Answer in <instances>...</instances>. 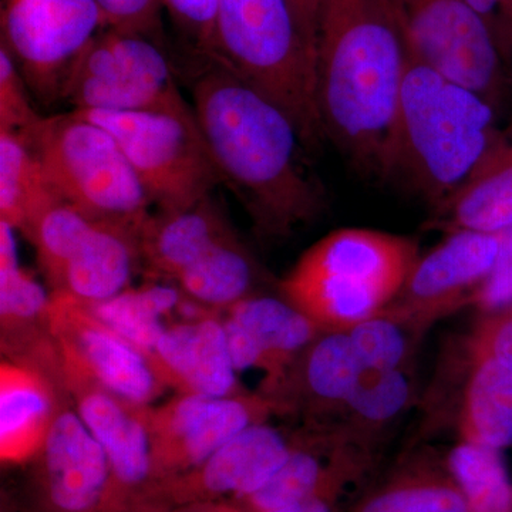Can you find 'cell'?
Returning <instances> with one entry per match:
<instances>
[{
  "instance_id": "6da1fadb",
  "label": "cell",
  "mask_w": 512,
  "mask_h": 512,
  "mask_svg": "<svg viewBox=\"0 0 512 512\" xmlns=\"http://www.w3.org/2000/svg\"><path fill=\"white\" fill-rule=\"evenodd\" d=\"M192 109L222 184L237 195L252 228L281 241L311 224L325 195L306 170L301 134L274 100L210 56H194Z\"/></svg>"
},
{
  "instance_id": "7a4b0ae2",
  "label": "cell",
  "mask_w": 512,
  "mask_h": 512,
  "mask_svg": "<svg viewBox=\"0 0 512 512\" xmlns=\"http://www.w3.org/2000/svg\"><path fill=\"white\" fill-rule=\"evenodd\" d=\"M409 52L390 0H320L316 101L326 140L360 173L390 178Z\"/></svg>"
},
{
  "instance_id": "3957f363",
  "label": "cell",
  "mask_w": 512,
  "mask_h": 512,
  "mask_svg": "<svg viewBox=\"0 0 512 512\" xmlns=\"http://www.w3.org/2000/svg\"><path fill=\"white\" fill-rule=\"evenodd\" d=\"M495 107L409 56L390 178H400L433 207L447 200L497 137Z\"/></svg>"
},
{
  "instance_id": "277c9868",
  "label": "cell",
  "mask_w": 512,
  "mask_h": 512,
  "mask_svg": "<svg viewBox=\"0 0 512 512\" xmlns=\"http://www.w3.org/2000/svg\"><path fill=\"white\" fill-rule=\"evenodd\" d=\"M420 255L403 235L338 229L303 252L279 281V295L325 332H346L396 298Z\"/></svg>"
},
{
  "instance_id": "5b68a950",
  "label": "cell",
  "mask_w": 512,
  "mask_h": 512,
  "mask_svg": "<svg viewBox=\"0 0 512 512\" xmlns=\"http://www.w3.org/2000/svg\"><path fill=\"white\" fill-rule=\"evenodd\" d=\"M208 56L274 100L298 128L306 151L322 146L315 46L289 0H218Z\"/></svg>"
},
{
  "instance_id": "8992f818",
  "label": "cell",
  "mask_w": 512,
  "mask_h": 512,
  "mask_svg": "<svg viewBox=\"0 0 512 512\" xmlns=\"http://www.w3.org/2000/svg\"><path fill=\"white\" fill-rule=\"evenodd\" d=\"M20 136L45 165L64 202L94 220L140 232L153 204L106 128L72 110L43 117Z\"/></svg>"
},
{
  "instance_id": "52a82bcc",
  "label": "cell",
  "mask_w": 512,
  "mask_h": 512,
  "mask_svg": "<svg viewBox=\"0 0 512 512\" xmlns=\"http://www.w3.org/2000/svg\"><path fill=\"white\" fill-rule=\"evenodd\" d=\"M74 111L116 138L156 211L184 210L222 184L191 103L137 113Z\"/></svg>"
},
{
  "instance_id": "ba28073f",
  "label": "cell",
  "mask_w": 512,
  "mask_h": 512,
  "mask_svg": "<svg viewBox=\"0 0 512 512\" xmlns=\"http://www.w3.org/2000/svg\"><path fill=\"white\" fill-rule=\"evenodd\" d=\"M63 101L73 110L137 113L188 106L163 45L140 33L106 28L74 64Z\"/></svg>"
},
{
  "instance_id": "9c48e42d",
  "label": "cell",
  "mask_w": 512,
  "mask_h": 512,
  "mask_svg": "<svg viewBox=\"0 0 512 512\" xmlns=\"http://www.w3.org/2000/svg\"><path fill=\"white\" fill-rule=\"evenodd\" d=\"M106 28L96 0H0V45L46 106L63 99L77 59Z\"/></svg>"
},
{
  "instance_id": "30bf717a",
  "label": "cell",
  "mask_w": 512,
  "mask_h": 512,
  "mask_svg": "<svg viewBox=\"0 0 512 512\" xmlns=\"http://www.w3.org/2000/svg\"><path fill=\"white\" fill-rule=\"evenodd\" d=\"M49 330L64 389L93 386L128 402L153 406L167 389L146 353L111 329L86 303L50 293Z\"/></svg>"
},
{
  "instance_id": "8fae6325",
  "label": "cell",
  "mask_w": 512,
  "mask_h": 512,
  "mask_svg": "<svg viewBox=\"0 0 512 512\" xmlns=\"http://www.w3.org/2000/svg\"><path fill=\"white\" fill-rule=\"evenodd\" d=\"M412 59L468 87L495 106L505 57L464 0H390Z\"/></svg>"
},
{
  "instance_id": "7c38bea8",
  "label": "cell",
  "mask_w": 512,
  "mask_h": 512,
  "mask_svg": "<svg viewBox=\"0 0 512 512\" xmlns=\"http://www.w3.org/2000/svg\"><path fill=\"white\" fill-rule=\"evenodd\" d=\"M275 416L284 417L281 404L258 390L227 397L177 393L160 406H150L156 484L188 473L241 431Z\"/></svg>"
},
{
  "instance_id": "4fadbf2b",
  "label": "cell",
  "mask_w": 512,
  "mask_h": 512,
  "mask_svg": "<svg viewBox=\"0 0 512 512\" xmlns=\"http://www.w3.org/2000/svg\"><path fill=\"white\" fill-rule=\"evenodd\" d=\"M501 248V234L451 232L420 255L406 281L382 312L424 336L439 320L473 305Z\"/></svg>"
},
{
  "instance_id": "5bb4252c",
  "label": "cell",
  "mask_w": 512,
  "mask_h": 512,
  "mask_svg": "<svg viewBox=\"0 0 512 512\" xmlns=\"http://www.w3.org/2000/svg\"><path fill=\"white\" fill-rule=\"evenodd\" d=\"M302 433H285L268 421L248 427L200 466L156 484L140 512H168L192 504L242 500L284 466Z\"/></svg>"
},
{
  "instance_id": "9a60e30c",
  "label": "cell",
  "mask_w": 512,
  "mask_h": 512,
  "mask_svg": "<svg viewBox=\"0 0 512 512\" xmlns=\"http://www.w3.org/2000/svg\"><path fill=\"white\" fill-rule=\"evenodd\" d=\"M30 466L35 512H114L109 460L72 402L60 407Z\"/></svg>"
},
{
  "instance_id": "2e32d148",
  "label": "cell",
  "mask_w": 512,
  "mask_h": 512,
  "mask_svg": "<svg viewBox=\"0 0 512 512\" xmlns=\"http://www.w3.org/2000/svg\"><path fill=\"white\" fill-rule=\"evenodd\" d=\"M228 349L237 372L262 373L258 392L272 397L303 350L325 332L286 301L255 295L222 313Z\"/></svg>"
},
{
  "instance_id": "e0dca14e",
  "label": "cell",
  "mask_w": 512,
  "mask_h": 512,
  "mask_svg": "<svg viewBox=\"0 0 512 512\" xmlns=\"http://www.w3.org/2000/svg\"><path fill=\"white\" fill-rule=\"evenodd\" d=\"M69 396L109 460L114 512H140L156 485L150 406L93 386L73 387Z\"/></svg>"
},
{
  "instance_id": "ac0fdd59",
  "label": "cell",
  "mask_w": 512,
  "mask_h": 512,
  "mask_svg": "<svg viewBox=\"0 0 512 512\" xmlns=\"http://www.w3.org/2000/svg\"><path fill=\"white\" fill-rule=\"evenodd\" d=\"M16 229L0 221V346L3 359L33 367L50 377L60 360L49 330L47 295L19 262Z\"/></svg>"
},
{
  "instance_id": "d6986e66",
  "label": "cell",
  "mask_w": 512,
  "mask_h": 512,
  "mask_svg": "<svg viewBox=\"0 0 512 512\" xmlns=\"http://www.w3.org/2000/svg\"><path fill=\"white\" fill-rule=\"evenodd\" d=\"M363 372L348 333L322 332L271 399L281 404L284 416L301 417L306 427H336Z\"/></svg>"
},
{
  "instance_id": "ffe728a7",
  "label": "cell",
  "mask_w": 512,
  "mask_h": 512,
  "mask_svg": "<svg viewBox=\"0 0 512 512\" xmlns=\"http://www.w3.org/2000/svg\"><path fill=\"white\" fill-rule=\"evenodd\" d=\"M148 359L167 389L192 396L247 392L229 353L221 315L168 326Z\"/></svg>"
},
{
  "instance_id": "44dd1931",
  "label": "cell",
  "mask_w": 512,
  "mask_h": 512,
  "mask_svg": "<svg viewBox=\"0 0 512 512\" xmlns=\"http://www.w3.org/2000/svg\"><path fill=\"white\" fill-rule=\"evenodd\" d=\"M69 394L45 373L12 360L0 362V461L32 463Z\"/></svg>"
},
{
  "instance_id": "7402d4cb",
  "label": "cell",
  "mask_w": 512,
  "mask_h": 512,
  "mask_svg": "<svg viewBox=\"0 0 512 512\" xmlns=\"http://www.w3.org/2000/svg\"><path fill=\"white\" fill-rule=\"evenodd\" d=\"M237 234L212 194L178 211H154L138 232L141 264L154 281L174 282L215 245Z\"/></svg>"
},
{
  "instance_id": "603a6c76",
  "label": "cell",
  "mask_w": 512,
  "mask_h": 512,
  "mask_svg": "<svg viewBox=\"0 0 512 512\" xmlns=\"http://www.w3.org/2000/svg\"><path fill=\"white\" fill-rule=\"evenodd\" d=\"M427 228L503 234L512 229V130L497 134L464 183L434 207Z\"/></svg>"
},
{
  "instance_id": "cb8c5ba5",
  "label": "cell",
  "mask_w": 512,
  "mask_h": 512,
  "mask_svg": "<svg viewBox=\"0 0 512 512\" xmlns=\"http://www.w3.org/2000/svg\"><path fill=\"white\" fill-rule=\"evenodd\" d=\"M140 265L138 232L97 221L74 249L52 292L67 293L86 305H97L130 288Z\"/></svg>"
},
{
  "instance_id": "d4e9b609",
  "label": "cell",
  "mask_w": 512,
  "mask_h": 512,
  "mask_svg": "<svg viewBox=\"0 0 512 512\" xmlns=\"http://www.w3.org/2000/svg\"><path fill=\"white\" fill-rule=\"evenodd\" d=\"M448 363L463 375L456 409L460 441L495 450L512 446V367L495 359H463L456 352Z\"/></svg>"
},
{
  "instance_id": "484cf974",
  "label": "cell",
  "mask_w": 512,
  "mask_h": 512,
  "mask_svg": "<svg viewBox=\"0 0 512 512\" xmlns=\"http://www.w3.org/2000/svg\"><path fill=\"white\" fill-rule=\"evenodd\" d=\"M60 202L62 195L26 138L0 131V221L28 239L42 215Z\"/></svg>"
},
{
  "instance_id": "4316f807",
  "label": "cell",
  "mask_w": 512,
  "mask_h": 512,
  "mask_svg": "<svg viewBox=\"0 0 512 512\" xmlns=\"http://www.w3.org/2000/svg\"><path fill=\"white\" fill-rule=\"evenodd\" d=\"M261 276L254 255L235 234L188 266L174 284L192 301L224 313L255 295Z\"/></svg>"
},
{
  "instance_id": "83f0119b",
  "label": "cell",
  "mask_w": 512,
  "mask_h": 512,
  "mask_svg": "<svg viewBox=\"0 0 512 512\" xmlns=\"http://www.w3.org/2000/svg\"><path fill=\"white\" fill-rule=\"evenodd\" d=\"M355 512H468L446 461L414 460L366 495Z\"/></svg>"
},
{
  "instance_id": "f1b7e54d",
  "label": "cell",
  "mask_w": 512,
  "mask_h": 512,
  "mask_svg": "<svg viewBox=\"0 0 512 512\" xmlns=\"http://www.w3.org/2000/svg\"><path fill=\"white\" fill-rule=\"evenodd\" d=\"M184 293L174 282L154 281L128 288L109 301L89 305L111 329L150 355L168 326L178 322Z\"/></svg>"
},
{
  "instance_id": "f546056e",
  "label": "cell",
  "mask_w": 512,
  "mask_h": 512,
  "mask_svg": "<svg viewBox=\"0 0 512 512\" xmlns=\"http://www.w3.org/2000/svg\"><path fill=\"white\" fill-rule=\"evenodd\" d=\"M409 370H365L336 427L362 443L375 444L413 402Z\"/></svg>"
},
{
  "instance_id": "4dcf8cb0",
  "label": "cell",
  "mask_w": 512,
  "mask_h": 512,
  "mask_svg": "<svg viewBox=\"0 0 512 512\" xmlns=\"http://www.w3.org/2000/svg\"><path fill=\"white\" fill-rule=\"evenodd\" d=\"M446 464L468 512H512V481L500 450L460 441Z\"/></svg>"
},
{
  "instance_id": "1f68e13d",
  "label": "cell",
  "mask_w": 512,
  "mask_h": 512,
  "mask_svg": "<svg viewBox=\"0 0 512 512\" xmlns=\"http://www.w3.org/2000/svg\"><path fill=\"white\" fill-rule=\"evenodd\" d=\"M346 333L363 370H409L423 338L412 326L382 311Z\"/></svg>"
},
{
  "instance_id": "d6a6232c",
  "label": "cell",
  "mask_w": 512,
  "mask_h": 512,
  "mask_svg": "<svg viewBox=\"0 0 512 512\" xmlns=\"http://www.w3.org/2000/svg\"><path fill=\"white\" fill-rule=\"evenodd\" d=\"M97 220L67 202L50 208L36 222L28 241L36 249L40 271L53 289L74 249L89 234Z\"/></svg>"
},
{
  "instance_id": "836d02e7",
  "label": "cell",
  "mask_w": 512,
  "mask_h": 512,
  "mask_svg": "<svg viewBox=\"0 0 512 512\" xmlns=\"http://www.w3.org/2000/svg\"><path fill=\"white\" fill-rule=\"evenodd\" d=\"M29 86L9 50L0 45V131L26 134L43 119L29 99Z\"/></svg>"
},
{
  "instance_id": "e575fe53",
  "label": "cell",
  "mask_w": 512,
  "mask_h": 512,
  "mask_svg": "<svg viewBox=\"0 0 512 512\" xmlns=\"http://www.w3.org/2000/svg\"><path fill=\"white\" fill-rule=\"evenodd\" d=\"M500 318L487 319L464 335L454 352L467 360L495 359L512 367V302Z\"/></svg>"
},
{
  "instance_id": "d590c367",
  "label": "cell",
  "mask_w": 512,
  "mask_h": 512,
  "mask_svg": "<svg viewBox=\"0 0 512 512\" xmlns=\"http://www.w3.org/2000/svg\"><path fill=\"white\" fill-rule=\"evenodd\" d=\"M163 5L194 56L210 55L218 0H163Z\"/></svg>"
},
{
  "instance_id": "8d00e7d4",
  "label": "cell",
  "mask_w": 512,
  "mask_h": 512,
  "mask_svg": "<svg viewBox=\"0 0 512 512\" xmlns=\"http://www.w3.org/2000/svg\"><path fill=\"white\" fill-rule=\"evenodd\" d=\"M107 28L161 39L163 0H96Z\"/></svg>"
},
{
  "instance_id": "74e56055",
  "label": "cell",
  "mask_w": 512,
  "mask_h": 512,
  "mask_svg": "<svg viewBox=\"0 0 512 512\" xmlns=\"http://www.w3.org/2000/svg\"><path fill=\"white\" fill-rule=\"evenodd\" d=\"M512 302V229L501 234V248L493 271L481 286L473 305L497 311Z\"/></svg>"
},
{
  "instance_id": "f35d334b",
  "label": "cell",
  "mask_w": 512,
  "mask_h": 512,
  "mask_svg": "<svg viewBox=\"0 0 512 512\" xmlns=\"http://www.w3.org/2000/svg\"><path fill=\"white\" fill-rule=\"evenodd\" d=\"M491 29L505 59L512 55V0H464Z\"/></svg>"
},
{
  "instance_id": "ab89813d",
  "label": "cell",
  "mask_w": 512,
  "mask_h": 512,
  "mask_svg": "<svg viewBox=\"0 0 512 512\" xmlns=\"http://www.w3.org/2000/svg\"><path fill=\"white\" fill-rule=\"evenodd\" d=\"M349 488H330L303 498L296 503L284 505L265 512H338L340 503Z\"/></svg>"
},
{
  "instance_id": "60d3db41",
  "label": "cell",
  "mask_w": 512,
  "mask_h": 512,
  "mask_svg": "<svg viewBox=\"0 0 512 512\" xmlns=\"http://www.w3.org/2000/svg\"><path fill=\"white\" fill-rule=\"evenodd\" d=\"M289 2H291L303 33L316 49V26H318L320 0H289Z\"/></svg>"
},
{
  "instance_id": "b9f144b4",
  "label": "cell",
  "mask_w": 512,
  "mask_h": 512,
  "mask_svg": "<svg viewBox=\"0 0 512 512\" xmlns=\"http://www.w3.org/2000/svg\"><path fill=\"white\" fill-rule=\"evenodd\" d=\"M168 512H249L235 501H212V503H200L187 505Z\"/></svg>"
}]
</instances>
